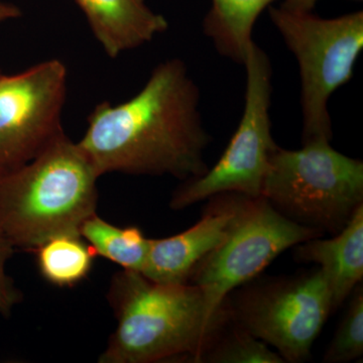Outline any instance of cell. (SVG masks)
Here are the masks:
<instances>
[{"mask_svg":"<svg viewBox=\"0 0 363 363\" xmlns=\"http://www.w3.org/2000/svg\"><path fill=\"white\" fill-rule=\"evenodd\" d=\"M200 90L180 59L159 64L142 90L123 104L104 101L88 116L78 142L98 175H169L187 181L206 173L210 138Z\"/></svg>","mask_w":363,"mask_h":363,"instance_id":"6da1fadb","label":"cell"},{"mask_svg":"<svg viewBox=\"0 0 363 363\" xmlns=\"http://www.w3.org/2000/svg\"><path fill=\"white\" fill-rule=\"evenodd\" d=\"M107 298L117 327L99 363L201 362L233 320L226 301L210 314L198 286L157 284L128 269L113 277Z\"/></svg>","mask_w":363,"mask_h":363,"instance_id":"7a4b0ae2","label":"cell"},{"mask_svg":"<svg viewBox=\"0 0 363 363\" xmlns=\"http://www.w3.org/2000/svg\"><path fill=\"white\" fill-rule=\"evenodd\" d=\"M99 177L64 133L30 162L0 176V229L14 248L32 252L55 236L80 235L96 214Z\"/></svg>","mask_w":363,"mask_h":363,"instance_id":"3957f363","label":"cell"},{"mask_svg":"<svg viewBox=\"0 0 363 363\" xmlns=\"http://www.w3.org/2000/svg\"><path fill=\"white\" fill-rule=\"evenodd\" d=\"M302 145L272 150L262 196L290 220L334 235L363 204V162L339 152L330 140Z\"/></svg>","mask_w":363,"mask_h":363,"instance_id":"277c9868","label":"cell"},{"mask_svg":"<svg viewBox=\"0 0 363 363\" xmlns=\"http://www.w3.org/2000/svg\"><path fill=\"white\" fill-rule=\"evenodd\" d=\"M269 16L297 60L301 78L302 143L332 140L329 100L353 77L363 49V11L324 18L269 7Z\"/></svg>","mask_w":363,"mask_h":363,"instance_id":"5b68a950","label":"cell"},{"mask_svg":"<svg viewBox=\"0 0 363 363\" xmlns=\"http://www.w3.org/2000/svg\"><path fill=\"white\" fill-rule=\"evenodd\" d=\"M225 301L236 324L290 363L309 359L332 313L330 288L319 267L298 276L247 281Z\"/></svg>","mask_w":363,"mask_h":363,"instance_id":"8992f818","label":"cell"},{"mask_svg":"<svg viewBox=\"0 0 363 363\" xmlns=\"http://www.w3.org/2000/svg\"><path fill=\"white\" fill-rule=\"evenodd\" d=\"M242 65L247 84L240 124L213 168L177 189L169 203L172 209H185L223 193L262 196L269 157L278 145L272 133V68L267 52L255 42Z\"/></svg>","mask_w":363,"mask_h":363,"instance_id":"52a82bcc","label":"cell"},{"mask_svg":"<svg viewBox=\"0 0 363 363\" xmlns=\"http://www.w3.org/2000/svg\"><path fill=\"white\" fill-rule=\"evenodd\" d=\"M323 235L286 218L262 196L242 195L226 240L198 262L188 283L201 289L208 312L215 314L229 294L257 278L281 253Z\"/></svg>","mask_w":363,"mask_h":363,"instance_id":"ba28073f","label":"cell"},{"mask_svg":"<svg viewBox=\"0 0 363 363\" xmlns=\"http://www.w3.org/2000/svg\"><path fill=\"white\" fill-rule=\"evenodd\" d=\"M67 79L58 59L18 74L0 69V176L28 164L65 133Z\"/></svg>","mask_w":363,"mask_h":363,"instance_id":"9c48e42d","label":"cell"},{"mask_svg":"<svg viewBox=\"0 0 363 363\" xmlns=\"http://www.w3.org/2000/svg\"><path fill=\"white\" fill-rule=\"evenodd\" d=\"M242 195L223 193L209 198L201 219L171 238L152 240L142 274L157 284H187L191 272L226 240Z\"/></svg>","mask_w":363,"mask_h":363,"instance_id":"30bf717a","label":"cell"},{"mask_svg":"<svg viewBox=\"0 0 363 363\" xmlns=\"http://www.w3.org/2000/svg\"><path fill=\"white\" fill-rule=\"evenodd\" d=\"M106 55H119L152 42L169 28L145 0H75Z\"/></svg>","mask_w":363,"mask_h":363,"instance_id":"8fae6325","label":"cell"},{"mask_svg":"<svg viewBox=\"0 0 363 363\" xmlns=\"http://www.w3.org/2000/svg\"><path fill=\"white\" fill-rule=\"evenodd\" d=\"M294 259L313 262L330 288L332 312L337 310L363 279V204L333 238H312L294 247Z\"/></svg>","mask_w":363,"mask_h":363,"instance_id":"7c38bea8","label":"cell"},{"mask_svg":"<svg viewBox=\"0 0 363 363\" xmlns=\"http://www.w3.org/2000/svg\"><path fill=\"white\" fill-rule=\"evenodd\" d=\"M283 0H211L203 30L222 56L243 64L260 14Z\"/></svg>","mask_w":363,"mask_h":363,"instance_id":"4fadbf2b","label":"cell"},{"mask_svg":"<svg viewBox=\"0 0 363 363\" xmlns=\"http://www.w3.org/2000/svg\"><path fill=\"white\" fill-rule=\"evenodd\" d=\"M80 235L89 242L96 255L123 269L142 274L149 255L150 238H145L138 227L121 228L94 214L82 224Z\"/></svg>","mask_w":363,"mask_h":363,"instance_id":"5bb4252c","label":"cell"},{"mask_svg":"<svg viewBox=\"0 0 363 363\" xmlns=\"http://www.w3.org/2000/svg\"><path fill=\"white\" fill-rule=\"evenodd\" d=\"M40 274L49 283L73 286L92 269L96 252L85 243L82 236L63 234L50 238L35 248Z\"/></svg>","mask_w":363,"mask_h":363,"instance_id":"9a60e30c","label":"cell"},{"mask_svg":"<svg viewBox=\"0 0 363 363\" xmlns=\"http://www.w3.org/2000/svg\"><path fill=\"white\" fill-rule=\"evenodd\" d=\"M201 362L285 363V360L231 320L218 340L203 355Z\"/></svg>","mask_w":363,"mask_h":363,"instance_id":"2e32d148","label":"cell"},{"mask_svg":"<svg viewBox=\"0 0 363 363\" xmlns=\"http://www.w3.org/2000/svg\"><path fill=\"white\" fill-rule=\"evenodd\" d=\"M351 301L342 321L334 334L323 357L325 363L353 362L363 354L362 283L351 293Z\"/></svg>","mask_w":363,"mask_h":363,"instance_id":"e0dca14e","label":"cell"},{"mask_svg":"<svg viewBox=\"0 0 363 363\" xmlns=\"http://www.w3.org/2000/svg\"><path fill=\"white\" fill-rule=\"evenodd\" d=\"M14 247L0 229V314H11L14 306L20 303L21 294L7 276L6 269L9 259L13 257Z\"/></svg>","mask_w":363,"mask_h":363,"instance_id":"ac0fdd59","label":"cell"},{"mask_svg":"<svg viewBox=\"0 0 363 363\" xmlns=\"http://www.w3.org/2000/svg\"><path fill=\"white\" fill-rule=\"evenodd\" d=\"M319 0H283L279 4L289 11H300V13H312ZM362 1V0H355Z\"/></svg>","mask_w":363,"mask_h":363,"instance_id":"d6986e66","label":"cell"},{"mask_svg":"<svg viewBox=\"0 0 363 363\" xmlns=\"http://www.w3.org/2000/svg\"><path fill=\"white\" fill-rule=\"evenodd\" d=\"M21 16V9L11 4L0 1V23Z\"/></svg>","mask_w":363,"mask_h":363,"instance_id":"ffe728a7","label":"cell"}]
</instances>
